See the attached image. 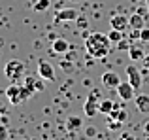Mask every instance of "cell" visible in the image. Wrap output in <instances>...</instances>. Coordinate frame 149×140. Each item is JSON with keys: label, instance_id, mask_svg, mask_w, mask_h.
Instances as JSON below:
<instances>
[{"label": "cell", "instance_id": "cell-14", "mask_svg": "<svg viewBox=\"0 0 149 140\" xmlns=\"http://www.w3.org/2000/svg\"><path fill=\"white\" fill-rule=\"evenodd\" d=\"M23 85H26V87H29L32 93L42 91V89H44V83H42V81H38L36 78H32V76H26V78H25V83H23Z\"/></svg>", "mask_w": 149, "mask_h": 140}, {"label": "cell", "instance_id": "cell-1", "mask_svg": "<svg viewBox=\"0 0 149 140\" xmlns=\"http://www.w3.org/2000/svg\"><path fill=\"white\" fill-rule=\"evenodd\" d=\"M85 49H87L89 57H93V59H104L111 51V42H109L108 34L93 32L85 38Z\"/></svg>", "mask_w": 149, "mask_h": 140}, {"label": "cell", "instance_id": "cell-13", "mask_svg": "<svg viewBox=\"0 0 149 140\" xmlns=\"http://www.w3.org/2000/svg\"><path fill=\"white\" fill-rule=\"evenodd\" d=\"M134 102H136V108L142 114H149V97L147 95H138L134 99Z\"/></svg>", "mask_w": 149, "mask_h": 140}, {"label": "cell", "instance_id": "cell-28", "mask_svg": "<svg viewBox=\"0 0 149 140\" xmlns=\"http://www.w3.org/2000/svg\"><path fill=\"white\" fill-rule=\"evenodd\" d=\"M85 133H87V136H95V134H96V129H95V127H87V131H85Z\"/></svg>", "mask_w": 149, "mask_h": 140}, {"label": "cell", "instance_id": "cell-16", "mask_svg": "<svg viewBox=\"0 0 149 140\" xmlns=\"http://www.w3.org/2000/svg\"><path fill=\"white\" fill-rule=\"evenodd\" d=\"M128 55H130L132 61H143V57H146V53H143V49L140 48V46H130V49H128Z\"/></svg>", "mask_w": 149, "mask_h": 140}, {"label": "cell", "instance_id": "cell-34", "mask_svg": "<svg viewBox=\"0 0 149 140\" xmlns=\"http://www.w3.org/2000/svg\"><path fill=\"white\" fill-rule=\"evenodd\" d=\"M0 118H2V114H0Z\"/></svg>", "mask_w": 149, "mask_h": 140}, {"label": "cell", "instance_id": "cell-8", "mask_svg": "<svg viewBox=\"0 0 149 140\" xmlns=\"http://www.w3.org/2000/svg\"><path fill=\"white\" fill-rule=\"evenodd\" d=\"M119 83H121V80L113 70H108V72L102 74V85H104L106 89H117Z\"/></svg>", "mask_w": 149, "mask_h": 140}, {"label": "cell", "instance_id": "cell-26", "mask_svg": "<svg viewBox=\"0 0 149 140\" xmlns=\"http://www.w3.org/2000/svg\"><path fill=\"white\" fill-rule=\"evenodd\" d=\"M76 21H77V27H79V29H85V27H87V19L85 17H77Z\"/></svg>", "mask_w": 149, "mask_h": 140}, {"label": "cell", "instance_id": "cell-10", "mask_svg": "<svg viewBox=\"0 0 149 140\" xmlns=\"http://www.w3.org/2000/svg\"><path fill=\"white\" fill-rule=\"evenodd\" d=\"M77 17H79V13H77L74 8H64V10L57 11V15H55V21H57V23H62V21H76Z\"/></svg>", "mask_w": 149, "mask_h": 140}, {"label": "cell", "instance_id": "cell-23", "mask_svg": "<svg viewBox=\"0 0 149 140\" xmlns=\"http://www.w3.org/2000/svg\"><path fill=\"white\" fill-rule=\"evenodd\" d=\"M117 119H119L121 123H125V121H127V119H128V114H127V112L123 110V108H121V110L117 112Z\"/></svg>", "mask_w": 149, "mask_h": 140}, {"label": "cell", "instance_id": "cell-11", "mask_svg": "<svg viewBox=\"0 0 149 140\" xmlns=\"http://www.w3.org/2000/svg\"><path fill=\"white\" fill-rule=\"evenodd\" d=\"M128 21H130V29H136V30H142L143 27H146L147 19L143 17V15H140L138 11H136V13H132L130 17H128Z\"/></svg>", "mask_w": 149, "mask_h": 140}, {"label": "cell", "instance_id": "cell-12", "mask_svg": "<svg viewBox=\"0 0 149 140\" xmlns=\"http://www.w3.org/2000/svg\"><path fill=\"white\" fill-rule=\"evenodd\" d=\"M51 48H53V51L55 53H68V49H70V44L64 40V38H57V40H53V44H51Z\"/></svg>", "mask_w": 149, "mask_h": 140}, {"label": "cell", "instance_id": "cell-5", "mask_svg": "<svg viewBox=\"0 0 149 140\" xmlns=\"http://www.w3.org/2000/svg\"><path fill=\"white\" fill-rule=\"evenodd\" d=\"M134 91H136V89L132 87L130 81H121L119 87H117V95H119L121 100H125V102H128V100L136 99V97H134Z\"/></svg>", "mask_w": 149, "mask_h": 140}, {"label": "cell", "instance_id": "cell-7", "mask_svg": "<svg viewBox=\"0 0 149 140\" xmlns=\"http://www.w3.org/2000/svg\"><path fill=\"white\" fill-rule=\"evenodd\" d=\"M109 25H111V29H117V30H127L130 29V21H128L127 15H121V13H115L111 15V19H109Z\"/></svg>", "mask_w": 149, "mask_h": 140}, {"label": "cell", "instance_id": "cell-2", "mask_svg": "<svg viewBox=\"0 0 149 140\" xmlns=\"http://www.w3.org/2000/svg\"><path fill=\"white\" fill-rule=\"evenodd\" d=\"M25 63H21L19 59H11L6 63V66H4V74H6L8 80H11L13 83H17L19 80H21L23 76H25Z\"/></svg>", "mask_w": 149, "mask_h": 140}, {"label": "cell", "instance_id": "cell-32", "mask_svg": "<svg viewBox=\"0 0 149 140\" xmlns=\"http://www.w3.org/2000/svg\"><path fill=\"white\" fill-rule=\"evenodd\" d=\"M143 131H146V134H149V121L146 123V125H143Z\"/></svg>", "mask_w": 149, "mask_h": 140}, {"label": "cell", "instance_id": "cell-17", "mask_svg": "<svg viewBox=\"0 0 149 140\" xmlns=\"http://www.w3.org/2000/svg\"><path fill=\"white\" fill-rule=\"evenodd\" d=\"M113 100H109V99H104V100H100V104H98V112L100 114H106V116H109V112L113 110Z\"/></svg>", "mask_w": 149, "mask_h": 140}, {"label": "cell", "instance_id": "cell-19", "mask_svg": "<svg viewBox=\"0 0 149 140\" xmlns=\"http://www.w3.org/2000/svg\"><path fill=\"white\" fill-rule=\"evenodd\" d=\"M49 6H51V2H49V0H36L32 8H34V11H36V13H42V11L49 10Z\"/></svg>", "mask_w": 149, "mask_h": 140}, {"label": "cell", "instance_id": "cell-31", "mask_svg": "<svg viewBox=\"0 0 149 140\" xmlns=\"http://www.w3.org/2000/svg\"><path fill=\"white\" fill-rule=\"evenodd\" d=\"M0 114H6V106H4L2 102H0Z\"/></svg>", "mask_w": 149, "mask_h": 140}, {"label": "cell", "instance_id": "cell-21", "mask_svg": "<svg viewBox=\"0 0 149 140\" xmlns=\"http://www.w3.org/2000/svg\"><path fill=\"white\" fill-rule=\"evenodd\" d=\"M121 125H123V123H121L119 119H111V118L108 119V129H111V131H117Z\"/></svg>", "mask_w": 149, "mask_h": 140}, {"label": "cell", "instance_id": "cell-3", "mask_svg": "<svg viewBox=\"0 0 149 140\" xmlns=\"http://www.w3.org/2000/svg\"><path fill=\"white\" fill-rule=\"evenodd\" d=\"M98 104H100V95H98L96 89H93V91L89 93V97H87L85 106H83L85 116H87V118H95V116L98 114Z\"/></svg>", "mask_w": 149, "mask_h": 140}, {"label": "cell", "instance_id": "cell-27", "mask_svg": "<svg viewBox=\"0 0 149 140\" xmlns=\"http://www.w3.org/2000/svg\"><path fill=\"white\" fill-rule=\"evenodd\" d=\"M134 40H140V30L132 29V32H130V42H134Z\"/></svg>", "mask_w": 149, "mask_h": 140}, {"label": "cell", "instance_id": "cell-6", "mask_svg": "<svg viewBox=\"0 0 149 140\" xmlns=\"http://www.w3.org/2000/svg\"><path fill=\"white\" fill-rule=\"evenodd\" d=\"M6 97H8V100H10L13 106L25 102V100H23V95H21V85H17V83H11L10 87L6 89Z\"/></svg>", "mask_w": 149, "mask_h": 140}, {"label": "cell", "instance_id": "cell-9", "mask_svg": "<svg viewBox=\"0 0 149 140\" xmlns=\"http://www.w3.org/2000/svg\"><path fill=\"white\" fill-rule=\"evenodd\" d=\"M127 76H128V81L132 83V87L140 89V85H142V72H140L134 64H128L127 66Z\"/></svg>", "mask_w": 149, "mask_h": 140}, {"label": "cell", "instance_id": "cell-15", "mask_svg": "<svg viewBox=\"0 0 149 140\" xmlns=\"http://www.w3.org/2000/svg\"><path fill=\"white\" fill-rule=\"evenodd\" d=\"M81 125H83V119L77 118V116H70L66 119V129L68 131H77V129H81Z\"/></svg>", "mask_w": 149, "mask_h": 140}, {"label": "cell", "instance_id": "cell-24", "mask_svg": "<svg viewBox=\"0 0 149 140\" xmlns=\"http://www.w3.org/2000/svg\"><path fill=\"white\" fill-rule=\"evenodd\" d=\"M6 138H8V127L2 123L0 125V140H6Z\"/></svg>", "mask_w": 149, "mask_h": 140}, {"label": "cell", "instance_id": "cell-18", "mask_svg": "<svg viewBox=\"0 0 149 140\" xmlns=\"http://www.w3.org/2000/svg\"><path fill=\"white\" fill-rule=\"evenodd\" d=\"M108 38H109V42H111V44H119L121 40H123V30H117V29H111L108 32Z\"/></svg>", "mask_w": 149, "mask_h": 140}, {"label": "cell", "instance_id": "cell-20", "mask_svg": "<svg viewBox=\"0 0 149 140\" xmlns=\"http://www.w3.org/2000/svg\"><path fill=\"white\" fill-rule=\"evenodd\" d=\"M115 46H117V49H119V51H128V49H130V46H132V42L127 40V38H123V40H121L119 44H115Z\"/></svg>", "mask_w": 149, "mask_h": 140}, {"label": "cell", "instance_id": "cell-4", "mask_svg": "<svg viewBox=\"0 0 149 140\" xmlns=\"http://www.w3.org/2000/svg\"><path fill=\"white\" fill-rule=\"evenodd\" d=\"M38 76L45 81H55V68L47 61H40L38 63Z\"/></svg>", "mask_w": 149, "mask_h": 140}, {"label": "cell", "instance_id": "cell-22", "mask_svg": "<svg viewBox=\"0 0 149 140\" xmlns=\"http://www.w3.org/2000/svg\"><path fill=\"white\" fill-rule=\"evenodd\" d=\"M140 40L142 42H149V27H143L140 30Z\"/></svg>", "mask_w": 149, "mask_h": 140}, {"label": "cell", "instance_id": "cell-30", "mask_svg": "<svg viewBox=\"0 0 149 140\" xmlns=\"http://www.w3.org/2000/svg\"><path fill=\"white\" fill-rule=\"evenodd\" d=\"M0 123H4V125H8V116L2 114V118H0Z\"/></svg>", "mask_w": 149, "mask_h": 140}, {"label": "cell", "instance_id": "cell-29", "mask_svg": "<svg viewBox=\"0 0 149 140\" xmlns=\"http://www.w3.org/2000/svg\"><path fill=\"white\" fill-rule=\"evenodd\" d=\"M143 64H146V68L149 70V53H147L146 57H143Z\"/></svg>", "mask_w": 149, "mask_h": 140}, {"label": "cell", "instance_id": "cell-25", "mask_svg": "<svg viewBox=\"0 0 149 140\" xmlns=\"http://www.w3.org/2000/svg\"><path fill=\"white\" fill-rule=\"evenodd\" d=\"M119 140H136V138H134V134H130V133H121Z\"/></svg>", "mask_w": 149, "mask_h": 140}, {"label": "cell", "instance_id": "cell-33", "mask_svg": "<svg viewBox=\"0 0 149 140\" xmlns=\"http://www.w3.org/2000/svg\"><path fill=\"white\" fill-rule=\"evenodd\" d=\"M74 2H77V0H74Z\"/></svg>", "mask_w": 149, "mask_h": 140}]
</instances>
